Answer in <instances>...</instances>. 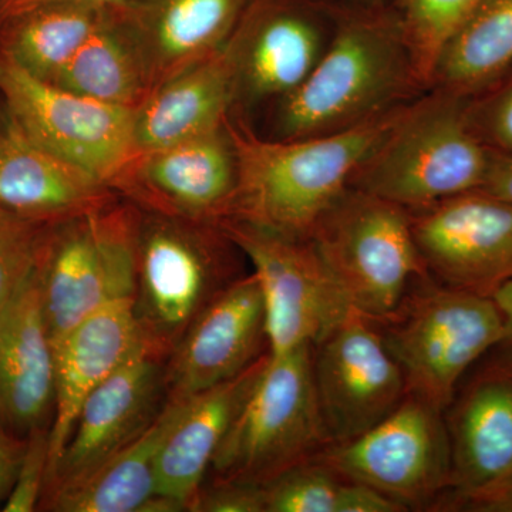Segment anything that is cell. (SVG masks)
I'll return each instance as SVG.
<instances>
[{
  "mask_svg": "<svg viewBox=\"0 0 512 512\" xmlns=\"http://www.w3.org/2000/svg\"><path fill=\"white\" fill-rule=\"evenodd\" d=\"M140 349L143 345L133 299L110 303L94 312L53 349L55 412L50 424L47 478L62 456L84 400Z\"/></svg>",
  "mask_w": 512,
  "mask_h": 512,
  "instance_id": "20",
  "label": "cell"
},
{
  "mask_svg": "<svg viewBox=\"0 0 512 512\" xmlns=\"http://www.w3.org/2000/svg\"><path fill=\"white\" fill-rule=\"evenodd\" d=\"M50 83L111 106L137 110L153 92V76L130 6H113Z\"/></svg>",
  "mask_w": 512,
  "mask_h": 512,
  "instance_id": "26",
  "label": "cell"
},
{
  "mask_svg": "<svg viewBox=\"0 0 512 512\" xmlns=\"http://www.w3.org/2000/svg\"><path fill=\"white\" fill-rule=\"evenodd\" d=\"M491 298L503 318V338L494 348L497 350L494 370L512 375V279L501 286Z\"/></svg>",
  "mask_w": 512,
  "mask_h": 512,
  "instance_id": "36",
  "label": "cell"
},
{
  "mask_svg": "<svg viewBox=\"0 0 512 512\" xmlns=\"http://www.w3.org/2000/svg\"><path fill=\"white\" fill-rule=\"evenodd\" d=\"M443 414L407 393L375 427L355 439L329 444L315 458L406 511L429 507L450 488V436Z\"/></svg>",
  "mask_w": 512,
  "mask_h": 512,
  "instance_id": "10",
  "label": "cell"
},
{
  "mask_svg": "<svg viewBox=\"0 0 512 512\" xmlns=\"http://www.w3.org/2000/svg\"><path fill=\"white\" fill-rule=\"evenodd\" d=\"M312 372L330 444L372 429L407 394L402 369L376 323L355 308L312 346Z\"/></svg>",
  "mask_w": 512,
  "mask_h": 512,
  "instance_id": "12",
  "label": "cell"
},
{
  "mask_svg": "<svg viewBox=\"0 0 512 512\" xmlns=\"http://www.w3.org/2000/svg\"><path fill=\"white\" fill-rule=\"evenodd\" d=\"M493 148L470 117V97L433 89L404 106L392 128L360 164L349 187L407 211L480 190Z\"/></svg>",
  "mask_w": 512,
  "mask_h": 512,
  "instance_id": "3",
  "label": "cell"
},
{
  "mask_svg": "<svg viewBox=\"0 0 512 512\" xmlns=\"http://www.w3.org/2000/svg\"><path fill=\"white\" fill-rule=\"evenodd\" d=\"M6 113L40 146L110 187L136 154V110L111 106L37 79L0 57Z\"/></svg>",
  "mask_w": 512,
  "mask_h": 512,
  "instance_id": "11",
  "label": "cell"
},
{
  "mask_svg": "<svg viewBox=\"0 0 512 512\" xmlns=\"http://www.w3.org/2000/svg\"><path fill=\"white\" fill-rule=\"evenodd\" d=\"M165 362L140 349L89 394L43 495L87 476L153 424L168 402Z\"/></svg>",
  "mask_w": 512,
  "mask_h": 512,
  "instance_id": "15",
  "label": "cell"
},
{
  "mask_svg": "<svg viewBox=\"0 0 512 512\" xmlns=\"http://www.w3.org/2000/svg\"><path fill=\"white\" fill-rule=\"evenodd\" d=\"M485 0H402L399 20L421 87H430L441 49Z\"/></svg>",
  "mask_w": 512,
  "mask_h": 512,
  "instance_id": "30",
  "label": "cell"
},
{
  "mask_svg": "<svg viewBox=\"0 0 512 512\" xmlns=\"http://www.w3.org/2000/svg\"><path fill=\"white\" fill-rule=\"evenodd\" d=\"M119 197L92 174L36 143L8 113L0 119V205L6 210L55 224Z\"/></svg>",
  "mask_w": 512,
  "mask_h": 512,
  "instance_id": "18",
  "label": "cell"
},
{
  "mask_svg": "<svg viewBox=\"0 0 512 512\" xmlns=\"http://www.w3.org/2000/svg\"><path fill=\"white\" fill-rule=\"evenodd\" d=\"M512 67V0H485L441 49L431 89L471 97Z\"/></svg>",
  "mask_w": 512,
  "mask_h": 512,
  "instance_id": "28",
  "label": "cell"
},
{
  "mask_svg": "<svg viewBox=\"0 0 512 512\" xmlns=\"http://www.w3.org/2000/svg\"><path fill=\"white\" fill-rule=\"evenodd\" d=\"M237 70L238 97H285L308 77L328 43L305 10L262 3L239 20L228 40Z\"/></svg>",
  "mask_w": 512,
  "mask_h": 512,
  "instance_id": "19",
  "label": "cell"
},
{
  "mask_svg": "<svg viewBox=\"0 0 512 512\" xmlns=\"http://www.w3.org/2000/svg\"><path fill=\"white\" fill-rule=\"evenodd\" d=\"M406 380L407 393L446 412L461 376L503 338L493 298L436 284L407 293L375 322Z\"/></svg>",
  "mask_w": 512,
  "mask_h": 512,
  "instance_id": "8",
  "label": "cell"
},
{
  "mask_svg": "<svg viewBox=\"0 0 512 512\" xmlns=\"http://www.w3.org/2000/svg\"><path fill=\"white\" fill-rule=\"evenodd\" d=\"M402 505L366 485L306 461L266 485V512H403Z\"/></svg>",
  "mask_w": 512,
  "mask_h": 512,
  "instance_id": "29",
  "label": "cell"
},
{
  "mask_svg": "<svg viewBox=\"0 0 512 512\" xmlns=\"http://www.w3.org/2000/svg\"><path fill=\"white\" fill-rule=\"evenodd\" d=\"M50 427H40L26 437L25 454L20 463L18 476L3 504L5 512H32L39 510L45 493L49 471Z\"/></svg>",
  "mask_w": 512,
  "mask_h": 512,
  "instance_id": "32",
  "label": "cell"
},
{
  "mask_svg": "<svg viewBox=\"0 0 512 512\" xmlns=\"http://www.w3.org/2000/svg\"><path fill=\"white\" fill-rule=\"evenodd\" d=\"M138 218L136 205L117 198L47 225L36 271L53 349L94 312L133 299Z\"/></svg>",
  "mask_w": 512,
  "mask_h": 512,
  "instance_id": "5",
  "label": "cell"
},
{
  "mask_svg": "<svg viewBox=\"0 0 512 512\" xmlns=\"http://www.w3.org/2000/svg\"><path fill=\"white\" fill-rule=\"evenodd\" d=\"M480 190L512 205V154L493 150L490 168Z\"/></svg>",
  "mask_w": 512,
  "mask_h": 512,
  "instance_id": "37",
  "label": "cell"
},
{
  "mask_svg": "<svg viewBox=\"0 0 512 512\" xmlns=\"http://www.w3.org/2000/svg\"><path fill=\"white\" fill-rule=\"evenodd\" d=\"M470 117L488 147L512 154V76L483 106L470 103Z\"/></svg>",
  "mask_w": 512,
  "mask_h": 512,
  "instance_id": "33",
  "label": "cell"
},
{
  "mask_svg": "<svg viewBox=\"0 0 512 512\" xmlns=\"http://www.w3.org/2000/svg\"><path fill=\"white\" fill-rule=\"evenodd\" d=\"M417 80L399 23L376 18L340 25L318 63L281 99V138L325 136L402 106Z\"/></svg>",
  "mask_w": 512,
  "mask_h": 512,
  "instance_id": "2",
  "label": "cell"
},
{
  "mask_svg": "<svg viewBox=\"0 0 512 512\" xmlns=\"http://www.w3.org/2000/svg\"><path fill=\"white\" fill-rule=\"evenodd\" d=\"M329 444L313 383L312 345L301 346L268 356L207 477L268 485Z\"/></svg>",
  "mask_w": 512,
  "mask_h": 512,
  "instance_id": "6",
  "label": "cell"
},
{
  "mask_svg": "<svg viewBox=\"0 0 512 512\" xmlns=\"http://www.w3.org/2000/svg\"><path fill=\"white\" fill-rule=\"evenodd\" d=\"M113 6L52 2L5 22L3 59L40 80L52 82L109 16Z\"/></svg>",
  "mask_w": 512,
  "mask_h": 512,
  "instance_id": "27",
  "label": "cell"
},
{
  "mask_svg": "<svg viewBox=\"0 0 512 512\" xmlns=\"http://www.w3.org/2000/svg\"><path fill=\"white\" fill-rule=\"evenodd\" d=\"M313 244L357 312L382 322L402 305L413 279L429 278L409 211L348 187L311 232Z\"/></svg>",
  "mask_w": 512,
  "mask_h": 512,
  "instance_id": "7",
  "label": "cell"
},
{
  "mask_svg": "<svg viewBox=\"0 0 512 512\" xmlns=\"http://www.w3.org/2000/svg\"><path fill=\"white\" fill-rule=\"evenodd\" d=\"M265 303L254 274L218 293L185 330L165 362L168 400H185L227 382L268 350Z\"/></svg>",
  "mask_w": 512,
  "mask_h": 512,
  "instance_id": "16",
  "label": "cell"
},
{
  "mask_svg": "<svg viewBox=\"0 0 512 512\" xmlns=\"http://www.w3.org/2000/svg\"><path fill=\"white\" fill-rule=\"evenodd\" d=\"M237 99V70L227 42L214 55L160 84L138 107L134 114L136 153L224 126Z\"/></svg>",
  "mask_w": 512,
  "mask_h": 512,
  "instance_id": "22",
  "label": "cell"
},
{
  "mask_svg": "<svg viewBox=\"0 0 512 512\" xmlns=\"http://www.w3.org/2000/svg\"><path fill=\"white\" fill-rule=\"evenodd\" d=\"M430 279L491 298L512 279V205L483 190L409 211Z\"/></svg>",
  "mask_w": 512,
  "mask_h": 512,
  "instance_id": "13",
  "label": "cell"
},
{
  "mask_svg": "<svg viewBox=\"0 0 512 512\" xmlns=\"http://www.w3.org/2000/svg\"><path fill=\"white\" fill-rule=\"evenodd\" d=\"M268 356L266 352L241 375L185 399L183 412L158 456L157 494L192 510L212 460L254 389Z\"/></svg>",
  "mask_w": 512,
  "mask_h": 512,
  "instance_id": "21",
  "label": "cell"
},
{
  "mask_svg": "<svg viewBox=\"0 0 512 512\" xmlns=\"http://www.w3.org/2000/svg\"><path fill=\"white\" fill-rule=\"evenodd\" d=\"M47 225L0 205V309L36 268Z\"/></svg>",
  "mask_w": 512,
  "mask_h": 512,
  "instance_id": "31",
  "label": "cell"
},
{
  "mask_svg": "<svg viewBox=\"0 0 512 512\" xmlns=\"http://www.w3.org/2000/svg\"><path fill=\"white\" fill-rule=\"evenodd\" d=\"M192 512H266V485L210 481L204 483Z\"/></svg>",
  "mask_w": 512,
  "mask_h": 512,
  "instance_id": "34",
  "label": "cell"
},
{
  "mask_svg": "<svg viewBox=\"0 0 512 512\" xmlns=\"http://www.w3.org/2000/svg\"><path fill=\"white\" fill-rule=\"evenodd\" d=\"M235 249L215 222L140 210L133 312L144 350L168 359L205 306L242 276Z\"/></svg>",
  "mask_w": 512,
  "mask_h": 512,
  "instance_id": "4",
  "label": "cell"
},
{
  "mask_svg": "<svg viewBox=\"0 0 512 512\" xmlns=\"http://www.w3.org/2000/svg\"><path fill=\"white\" fill-rule=\"evenodd\" d=\"M463 507L487 512H512V473L503 481L464 501Z\"/></svg>",
  "mask_w": 512,
  "mask_h": 512,
  "instance_id": "38",
  "label": "cell"
},
{
  "mask_svg": "<svg viewBox=\"0 0 512 512\" xmlns=\"http://www.w3.org/2000/svg\"><path fill=\"white\" fill-rule=\"evenodd\" d=\"M25 448L26 439L13 433L0 421V510L15 484Z\"/></svg>",
  "mask_w": 512,
  "mask_h": 512,
  "instance_id": "35",
  "label": "cell"
},
{
  "mask_svg": "<svg viewBox=\"0 0 512 512\" xmlns=\"http://www.w3.org/2000/svg\"><path fill=\"white\" fill-rule=\"evenodd\" d=\"M185 400H168L150 427L87 476L43 495L39 510L143 512L157 494V463Z\"/></svg>",
  "mask_w": 512,
  "mask_h": 512,
  "instance_id": "25",
  "label": "cell"
},
{
  "mask_svg": "<svg viewBox=\"0 0 512 512\" xmlns=\"http://www.w3.org/2000/svg\"><path fill=\"white\" fill-rule=\"evenodd\" d=\"M218 225L254 268L265 303L269 355L315 345L352 309L311 238L235 218Z\"/></svg>",
  "mask_w": 512,
  "mask_h": 512,
  "instance_id": "9",
  "label": "cell"
},
{
  "mask_svg": "<svg viewBox=\"0 0 512 512\" xmlns=\"http://www.w3.org/2000/svg\"><path fill=\"white\" fill-rule=\"evenodd\" d=\"M52 2H86L104 6H133L150 0H0V22H5L19 13Z\"/></svg>",
  "mask_w": 512,
  "mask_h": 512,
  "instance_id": "39",
  "label": "cell"
},
{
  "mask_svg": "<svg viewBox=\"0 0 512 512\" xmlns=\"http://www.w3.org/2000/svg\"><path fill=\"white\" fill-rule=\"evenodd\" d=\"M53 412L55 352L35 268L0 309V421L26 439Z\"/></svg>",
  "mask_w": 512,
  "mask_h": 512,
  "instance_id": "17",
  "label": "cell"
},
{
  "mask_svg": "<svg viewBox=\"0 0 512 512\" xmlns=\"http://www.w3.org/2000/svg\"><path fill=\"white\" fill-rule=\"evenodd\" d=\"M248 0H150L130 6L153 90L225 46Z\"/></svg>",
  "mask_w": 512,
  "mask_h": 512,
  "instance_id": "24",
  "label": "cell"
},
{
  "mask_svg": "<svg viewBox=\"0 0 512 512\" xmlns=\"http://www.w3.org/2000/svg\"><path fill=\"white\" fill-rule=\"evenodd\" d=\"M110 188L140 210L218 224L231 212L237 190V158L227 124L134 154Z\"/></svg>",
  "mask_w": 512,
  "mask_h": 512,
  "instance_id": "14",
  "label": "cell"
},
{
  "mask_svg": "<svg viewBox=\"0 0 512 512\" xmlns=\"http://www.w3.org/2000/svg\"><path fill=\"white\" fill-rule=\"evenodd\" d=\"M450 436V491L461 505L512 473V375L488 373L446 421Z\"/></svg>",
  "mask_w": 512,
  "mask_h": 512,
  "instance_id": "23",
  "label": "cell"
},
{
  "mask_svg": "<svg viewBox=\"0 0 512 512\" xmlns=\"http://www.w3.org/2000/svg\"><path fill=\"white\" fill-rule=\"evenodd\" d=\"M403 109L338 133L279 140H264L241 120L227 119L237 158V190L227 218L311 237L320 215L349 187Z\"/></svg>",
  "mask_w": 512,
  "mask_h": 512,
  "instance_id": "1",
  "label": "cell"
}]
</instances>
